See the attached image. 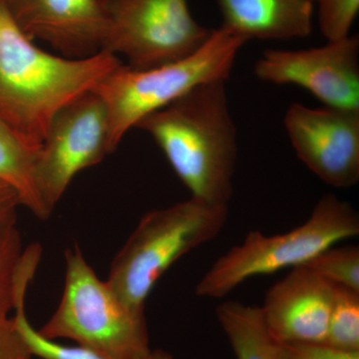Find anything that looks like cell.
Segmentation results:
<instances>
[{
  "label": "cell",
  "mask_w": 359,
  "mask_h": 359,
  "mask_svg": "<svg viewBox=\"0 0 359 359\" xmlns=\"http://www.w3.org/2000/svg\"><path fill=\"white\" fill-rule=\"evenodd\" d=\"M299 159L327 185L359 181V111L290 106L283 118Z\"/></svg>",
  "instance_id": "30bf717a"
},
{
  "label": "cell",
  "mask_w": 359,
  "mask_h": 359,
  "mask_svg": "<svg viewBox=\"0 0 359 359\" xmlns=\"http://www.w3.org/2000/svg\"><path fill=\"white\" fill-rule=\"evenodd\" d=\"M259 80L295 85L335 109L359 111V39L348 36L304 50L264 52L255 65Z\"/></svg>",
  "instance_id": "9c48e42d"
},
{
  "label": "cell",
  "mask_w": 359,
  "mask_h": 359,
  "mask_svg": "<svg viewBox=\"0 0 359 359\" xmlns=\"http://www.w3.org/2000/svg\"><path fill=\"white\" fill-rule=\"evenodd\" d=\"M313 0H217L223 25L249 41L309 36Z\"/></svg>",
  "instance_id": "4fadbf2b"
},
{
  "label": "cell",
  "mask_w": 359,
  "mask_h": 359,
  "mask_svg": "<svg viewBox=\"0 0 359 359\" xmlns=\"http://www.w3.org/2000/svg\"><path fill=\"white\" fill-rule=\"evenodd\" d=\"M108 18L101 50L121 54L138 70L192 55L212 32L194 18L188 0H109Z\"/></svg>",
  "instance_id": "52a82bcc"
},
{
  "label": "cell",
  "mask_w": 359,
  "mask_h": 359,
  "mask_svg": "<svg viewBox=\"0 0 359 359\" xmlns=\"http://www.w3.org/2000/svg\"><path fill=\"white\" fill-rule=\"evenodd\" d=\"M313 1H316V0H313Z\"/></svg>",
  "instance_id": "603a6c76"
},
{
  "label": "cell",
  "mask_w": 359,
  "mask_h": 359,
  "mask_svg": "<svg viewBox=\"0 0 359 359\" xmlns=\"http://www.w3.org/2000/svg\"><path fill=\"white\" fill-rule=\"evenodd\" d=\"M247 42L221 26L212 29L199 50L176 62L144 70L121 65L113 70L93 90L102 98L109 115L111 152L148 115L198 85L226 81L238 51Z\"/></svg>",
  "instance_id": "5b68a950"
},
{
  "label": "cell",
  "mask_w": 359,
  "mask_h": 359,
  "mask_svg": "<svg viewBox=\"0 0 359 359\" xmlns=\"http://www.w3.org/2000/svg\"><path fill=\"white\" fill-rule=\"evenodd\" d=\"M136 127L154 139L191 197L211 205L230 204L238 135L226 81L198 85Z\"/></svg>",
  "instance_id": "7a4b0ae2"
},
{
  "label": "cell",
  "mask_w": 359,
  "mask_h": 359,
  "mask_svg": "<svg viewBox=\"0 0 359 359\" xmlns=\"http://www.w3.org/2000/svg\"><path fill=\"white\" fill-rule=\"evenodd\" d=\"M278 359H359V351L335 348L323 342L278 344Z\"/></svg>",
  "instance_id": "ffe728a7"
},
{
  "label": "cell",
  "mask_w": 359,
  "mask_h": 359,
  "mask_svg": "<svg viewBox=\"0 0 359 359\" xmlns=\"http://www.w3.org/2000/svg\"><path fill=\"white\" fill-rule=\"evenodd\" d=\"M16 226L0 230V318H8L16 302V280L23 256Z\"/></svg>",
  "instance_id": "ac0fdd59"
},
{
  "label": "cell",
  "mask_w": 359,
  "mask_h": 359,
  "mask_svg": "<svg viewBox=\"0 0 359 359\" xmlns=\"http://www.w3.org/2000/svg\"><path fill=\"white\" fill-rule=\"evenodd\" d=\"M318 4L320 32L327 41L349 36L359 11V0H316Z\"/></svg>",
  "instance_id": "d6986e66"
},
{
  "label": "cell",
  "mask_w": 359,
  "mask_h": 359,
  "mask_svg": "<svg viewBox=\"0 0 359 359\" xmlns=\"http://www.w3.org/2000/svg\"><path fill=\"white\" fill-rule=\"evenodd\" d=\"M109 115L95 91L80 96L52 120L34 158V181L51 212L72 180L111 154Z\"/></svg>",
  "instance_id": "ba28073f"
},
{
  "label": "cell",
  "mask_w": 359,
  "mask_h": 359,
  "mask_svg": "<svg viewBox=\"0 0 359 359\" xmlns=\"http://www.w3.org/2000/svg\"><path fill=\"white\" fill-rule=\"evenodd\" d=\"M323 344L342 351H359V292L335 285Z\"/></svg>",
  "instance_id": "2e32d148"
},
{
  "label": "cell",
  "mask_w": 359,
  "mask_h": 359,
  "mask_svg": "<svg viewBox=\"0 0 359 359\" xmlns=\"http://www.w3.org/2000/svg\"><path fill=\"white\" fill-rule=\"evenodd\" d=\"M20 196L11 187L0 182V230L16 226Z\"/></svg>",
  "instance_id": "7402d4cb"
},
{
  "label": "cell",
  "mask_w": 359,
  "mask_h": 359,
  "mask_svg": "<svg viewBox=\"0 0 359 359\" xmlns=\"http://www.w3.org/2000/svg\"><path fill=\"white\" fill-rule=\"evenodd\" d=\"M228 218L229 205L192 197L147 212L116 255L106 282L124 306L145 313L158 280L181 257L218 237Z\"/></svg>",
  "instance_id": "3957f363"
},
{
  "label": "cell",
  "mask_w": 359,
  "mask_h": 359,
  "mask_svg": "<svg viewBox=\"0 0 359 359\" xmlns=\"http://www.w3.org/2000/svg\"><path fill=\"white\" fill-rule=\"evenodd\" d=\"M335 285L359 292V248L358 245H337L321 250L304 264Z\"/></svg>",
  "instance_id": "e0dca14e"
},
{
  "label": "cell",
  "mask_w": 359,
  "mask_h": 359,
  "mask_svg": "<svg viewBox=\"0 0 359 359\" xmlns=\"http://www.w3.org/2000/svg\"><path fill=\"white\" fill-rule=\"evenodd\" d=\"M334 289L311 269H292L269 290L259 308L271 337L278 344L325 341Z\"/></svg>",
  "instance_id": "7c38bea8"
},
{
  "label": "cell",
  "mask_w": 359,
  "mask_h": 359,
  "mask_svg": "<svg viewBox=\"0 0 359 359\" xmlns=\"http://www.w3.org/2000/svg\"><path fill=\"white\" fill-rule=\"evenodd\" d=\"M28 39H40L77 58L102 49L109 0H4Z\"/></svg>",
  "instance_id": "8fae6325"
},
{
  "label": "cell",
  "mask_w": 359,
  "mask_h": 359,
  "mask_svg": "<svg viewBox=\"0 0 359 359\" xmlns=\"http://www.w3.org/2000/svg\"><path fill=\"white\" fill-rule=\"evenodd\" d=\"M13 318H0V359H32Z\"/></svg>",
  "instance_id": "44dd1931"
},
{
  "label": "cell",
  "mask_w": 359,
  "mask_h": 359,
  "mask_svg": "<svg viewBox=\"0 0 359 359\" xmlns=\"http://www.w3.org/2000/svg\"><path fill=\"white\" fill-rule=\"evenodd\" d=\"M359 233L358 212L337 196L318 201L311 217L287 233L252 231L244 242L219 257L196 287L198 297L222 299L245 280L304 266L321 250Z\"/></svg>",
  "instance_id": "8992f818"
},
{
  "label": "cell",
  "mask_w": 359,
  "mask_h": 359,
  "mask_svg": "<svg viewBox=\"0 0 359 359\" xmlns=\"http://www.w3.org/2000/svg\"><path fill=\"white\" fill-rule=\"evenodd\" d=\"M39 332L76 342L103 359H148L145 313H137L100 280L77 245L65 252V278L57 309Z\"/></svg>",
  "instance_id": "277c9868"
},
{
  "label": "cell",
  "mask_w": 359,
  "mask_h": 359,
  "mask_svg": "<svg viewBox=\"0 0 359 359\" xmlns=\"http://www.w3.org/2000/svg\"><path fill=\"white\" fill-rule=\"evenodd\" d=\"M236 359H278V342L269 334L261 309L229 301L216 311Z\"/></svg>",
  "instance_id": "5bb4252c"
},
{
  "label": "cell",
  "mask_w": 359,
  "mask_h": 359,
  "mask_svg": "<svg viewBox=\"0 0 359 359\" xmlns=\"http://www.w3.org/2000/svg\"><path fill=\"white\" fill-rule=\"evenodd\" d=\"M35 154L0 118V182L13 189L21 205L35 217L46 219L51 212L45 208L35 185Z\"/></svg>",
  "instance_id": "9a60e30c"
},
{
  "label": "cell",
  "mask_w": 359,
  "mask_h": 359,
  "mask_svg": "<svg viewBox=\"0 0 359 359\" xmlns=\"http://www.w3.org/2000/svg\"><path fill=\"white\" fill-rule=\"evenodd\" d=\"M121 65L117 56L103 50L80 58L42 50L21 32L0 0V118L33 152L59 111L93 91Z\"/></svg>",
  "instance_id": "6da1fadb"
}]
</instances>
